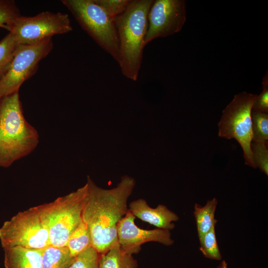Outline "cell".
Returning <instances> with one entry per match:
<instances>
[{"label":"cell","mask_w":268,"mask_h":268,"mask_svg":"<svg viewBox=\"0 0 268 268\" xmlns=\"http://www.w3.org/2000/svg\"><path fill=\"white\" fill-rule=\"evenodd\" d=\"M21 16L13 1L0 0V27L8 30L13 21Z\"/></svg>","instance_id":"44dd1931"},{"label":"cell","mask_w":268,"mask_h":268,"mask_svg":"<svg viewBox=\"0 0 268 268\" xmlns=\"http://www.w3.org/2000/svg\"><path fill=\"white\" fill-rule=\"evenodd\" d=\"M100 254L92 247L75 257L68 268H98Z\"/></svg>","instance_id":"ffe728a7"},{"label":"cell","mask_w":268,"mask_h":268,"mask_svg":"<svg viewBox=\"0 0 268 268\" xmlns=\"http://www.w3.org/2000/svg\"><path fill=\"white\" fill-rule=\"evenodd\" d=\"M111 18L114 19L123 13L131 0H93Z\"/></svg>","instance_id":"603a6c76"},{"label":"cell","mask_w":268,"mask_h":268,"mask_svg":"<svg viewBox=\"0 0 268 268\" xmlns=\"http://www.w3.org/2000/svg\"><path fill=\"white\" fill-rule=\"evenodd\" d=\"M135 218L128 210L117 225L118 243L127 253L131 255L137 254L141 250V245L149 242H158L167 246L174 244L170 230L160 228L141 229L135 224Z\"/></svg>","instance_id":"8fae6325"},{"label":"cell","mask_w":268,"mask_h":268,"mask_svg":"<svg viewBox=\"0 0 268 268\" xmlns=\"http://www.w3.org/2000/svg\"><path fill=\"white\" fill-rule=\"evenodd\" d=\"M128 208L135 218L153 225L157 228L172 230L175 227L173 222L179 219V216L166 205L159 204L156 207L152 208L142 199L132 201Z\"/></svg>","instance_id":"7c38bea8"},{"label":"cell","mask_w":268,"mask_h":268,"mask_svg":"<svg viewBox=\"0 0 268 268\" xmlns=\"http://www.w3.org/2000/svg\"><path fill=\"white\" fill-rule=\"evenodd\" d=\"M66 246L71 255L74 257L92 247V239L89 228L82 219L69 236Z\"/></svg>","instance_id":"e0dca14e"},{"label":"cell","mask_w":268,"mask_h":268,"mask_svg":"<svg viewBox=\"0 0 268 268\" xmlns=\"http://www.w3.org/2000/svg\"><path fill=\"white\" fill-rule=\"evenodd\" d=\"M263 91L257 95L252 110L268 113V71L262 79Z\"/></svg>","instance_id":"d4e9b609"},{"label":"cell","mask_w":268,"mask_h":268,"mask_svg":"<svg viewBox=\"0 0 268 268\" xmlns=\"http://www.w3.org/2000/svg\"><path fill=\"white\" fill-rule=\"evenodd\" d=\"M215 228V226H213L199 241L200 250L205 258L220 261L222 258L217 243Z\"/></svg>","instance_id":"d6986e66"},{"label":"cell","mask_w":268,"mask_h":268,"mask_svg":"<svg viewBox=\"0 0 268 268\" xmlns=\"http://www.w3.org/2000/svg\"><path fill=\"white\" fill-rule=\"evenodd\" d=\"M53 48L52 38L32 45H18L9 62L0 71V100L18 92L22 84L35 73L39 62Z\"/></svg>","instance_id":"52a82bcc"},{"label":"cell","mask_w":268,"mask_h":268,"mask_svg":"<svg viewBox=\"0 0 268 268\" xmlns=\"http://www.w3.org/2000/svg\"><path fill=\"white\" fill-rule=\"evenodd\" d=\"M39 136L25 119L18 92L0 100V167L7 168L30 154Z\"/></svg>","instance_id":"7a4b0ae2"},{"label":"cell","mask_w":268,"mask_h":268,"mask_svg":"<svg viewBox=\"0 0 268 268\" xmlns=\"http://www.w3.org/2000/svg\"><path fill=\"white\" fill-rule=\"evenodd\" d=\"M87 191L86 184L53 201L36 206L48 231L50 245L66 246L69 236L82 221Z\"/></svg>","instance_id":"277c9868"},{"label":"cell","mask_w":268,"mask_h":268,"mask_svg":"<svg viewBox=\"0 0 268 268\" xmlns=\"http://www.w3.org/2000/svg\"><path fill=\"white\" fill-rule=\"evenodd\" d=\"M2 247H22L43 249L50 245L48 231L36 206L20 211L0 228Z\"/></svg>","instance_id":"ba28073f"},{"label":"cell","mask_w":268,"mask_h":268,"mask_svg":"<svg viewBox=\"0 0 268 268\" xmlns=\"http://www.w3.org/2000/svg\"><path fill=\"white\" fill-rule=\"evenodd\" d=\"M86 184L82 219L89 228L92 247L102 254L118 242L117 225L129 210L127 201L134 182L125 177L118 187L111 190L98 187L89 178Z\"/></svg>","instance_id":"6da1fadb"},{"label":"cell","mask_w":268,"mask_h":268,"mask_svg":"<svg viewBox=\"0 0 268 268\" xmlns=\"http://www.w3.org/2000/svg\"><path fill=\"white\" fill-rule=\"evenodd\" d=\"M81 27L118 63L119 42L114 20L93 0H63Z\"/></svg>","instance_id":"5b68a950"},{"label":"cell","mask_w":268,"mask_h":268,"mask_svg":"<svg viewBox=\"0 0 268 268\" xmlns=\"http://www.w3.org/2000/svg\"><path fill=\"white\" fill-rule=\"evenodd\" d=\"M251 120L253 133L252 141L267 143L268 140V113L252 110Z\"/></svg>","instance_id":"ac0fdd59"},{"label":"cell","mask_w":268,"mask_h":268,"mask_svg":"<svg viewBox=\"0 0 268 268\" xmlns=\"http://www.w3.org/2000/svg\"><path fill=\"white\" fill-rule=\"evenodd\" d=\"M216 268H228V264L224 260H223Z\"/></svg>","instance_id":"484cf974"},{"label":"cell","mask_w":268,"mask_h":268,"mask_svg":"<svg viewBox=\"0 0 268 268\" xmlns=\"http://www.w3.org/2000/svg\"><path fill=\"white\" fill-rule=\"evenodd\" d=\"M3 250L5 268H42L43 249L16 246L6 248Z\"/></svg>","instance_id":"4fadbf2b"},{"label":"cell","mask_w":268,"mask_h":268,"mask_svg":"<svg viewBox=\"0 0 268 268\" xmlns=\"http://www.w3.org/2000/svg\"><path fill=\"white\" fill-rule=\"evenodd\" d=\"M258 95L244 91L236 94L222 111L218 124V136L235 138L241 145L245 164L253 168L251 143L253 139L251 111Z\"/></svg>","instance_id":"8992f818"},{"label":"cell","mask_w":268,"mask_h":268,"mask_svg":"<svg viewBox=\"0 0 268 268\" xmlns=\"http://www.w3.org/2000/svg\"><path fill=\"white\" fill-rule=\"evenodd\" d=\"M251 149L254 163L260 170L268 175V149L267 143L252 141Z\"/></svg>","instance_id":"7402d4cb"},{"label":"cell","mask_w":268,"mask_h":268,"mask_svg":"<svg viewBox=\"0 0 268 268\" xmlns=\"http://www.w3.org/2000/svg\"><path fill=\"white\" fill-rule=\"evenodd\" d=\"M137 266L133 255L124 251L118 242L100 254L98 264V268H137Z\"/></svg>","instance_id":"9a60e30c"},{"label":"cell","mask_w":268,"mask_h":268,"mask_svg":"<svg viewBox=\"0 0 268 268\" xmlns=\"http://www.w3.org/2000/svg\"><path fill=\"white\" fill-rule=\"evenodd\" d=\"M217 204L218 201L215 198L208 200L203 206L197 203L195 204L193 214L199 241L213 226H215L217 220L215 218V212Z\"/></svg>","instance_id":"5bb4252c"},{"label":"cell","mask_w":268,"mask_h":268,"mask_svg":"<svg viewBox=\"0 0 268 268\" xmlns=\"http://www.w3.org/2000/svg\"><path fill=\"white\" fill-rule=\"evenodd\" d=\"M152 0H131L125 11L114 19L118 34L122 73L137 80L141 67L148 15Z\"/></svg>","instance_id":"3957f363"},{"label":"cell","mask_w":268,"mask_h":268,"mask_svg":"<svg viewBox=\"0 0 268 268\" xmlns=\"http://www.w3.org/2000/svg\"><path fill=\"white\" fill-rule=\"evenodd\" d=\"M18 45L10 32L0 41V71L9 62Z\"/></svg>","instance_id":"cb8c5ba5"},{"label":"cell","mask_w":268,"mask_h":268,"mask_svg":"<svg viewBox=\"0 0 268 268\" xmlns=\"http://www.w3.org/2000/svg\"><path fill=\"white\" fill-rule=\"evenodd\" d=\"M186 2L184 0L153 1L148 15L145 46L153 40L166 37L180 32L186 20Z\"/></svg>","instance_id":"30bf717a"},{"label":"cell","mask_w":268,"mask_h":268,"mask_svg":"<svg viewBox=\"0 0 268 268\" xmlns=\"http://www.w3.org/2000/svg\"><path fill=\"white\" fill-rule=\"evenodd\" d=\"M67 246L49 245L42 250V268H68L75 259Z\"/></svg>","instance_id":"2e32d148"},{"label":"cell","mask_w":268,"mask_h":268,"mask_svg":"<svg viewBox=\"0 0 268 268\" xmlns=\"http://www.w3.org/2000/svg\"><path fill=\"white\" fill-rule=\"evenodd\" d=\"M72 30L67 14L47 11L34 16L18 17L12 23L9 31L18 44L32 45Z\"/></svg>","instance_id":"9c48e42d"}]
</instances>
